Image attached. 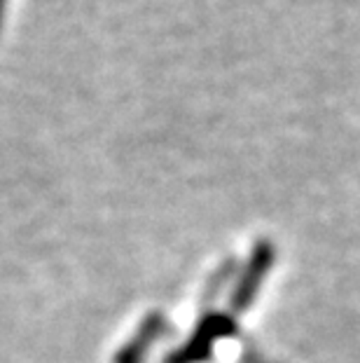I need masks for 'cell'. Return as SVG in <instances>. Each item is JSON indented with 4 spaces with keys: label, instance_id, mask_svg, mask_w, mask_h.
Instances as JSON below:
<instances>
[{
    "label": "cell",
    "instance_id": "5b68a950",
    "mask_svg": "<svg viewBox=\"0 0 360 363\" xmlns=\"http://www.w3.org/2000/svg\"><path fill=\"white\" fill-rule=\"evenodd\" d=\"M5 3H7V0H0V26H3V12H5Z\"/></svg>",
    "mask_w": 360,
    "mask_h": 363
},
{
    "label": "cell",
    "instance_id": "7a4b0ae2",
    "mask_svg": "<svg viewBox=\"0 0 360 363\" xmlns=\"http://www.w3.org/2000/svg\"><path fill=\"white\" fill-rule=\"evenodd\" d=\"M274 258H277V249H274L272 242L267 239H260V242L252 246L250 258L243 267V272L236 279V286L232 291V298H229V307L232 312H246L248 307L252 305V300L257 298L260 286L265 284L267 274L274 265Z\"/></svg>",
    "mask_w": 360,
    "mask_h": 363
},
{
    "label": "cell",
    "instance_id": "3957f363",
    "mask_svg": "<svg viewBox=\"0 0 360 363\" xmlns=\"http://www.w3.org/2000/svg\"><path fill=\"white\" fill-rule=\"evenodd\" d=\"M166 330H168V323L164 319V314L159 310L148 312L143 316V321L139 323V328L134 330V335L129 337L112 357V363H143L157 340L166 335Z\"/></svg>",
    "mask_w": 360,
    "mask_h": 363
},
{
    "label": "cell",
    "instance_id": "6da1fadb",
    "mask_svg": "<svg viewBox=\"0 0 360 363\" xmlns=\"http://www.w3.org/2000/svg\"><path fill=\"white\" fill-rule=\"evenodd\" d=\"M236 333V321L229 314L209 312L199 319L194 333L190 335L185 345L173 350L164 363H206L213 359V345L218 340L232 337Z\"/></svg>",
    "mask_w": 360,
    "mask_h": 363
},
{
    "label": "cell",
    "instance_id": "277c9868",
    "mask_svg": "<svg viewBox=\"0 0 360 363\" xmlns=\"http://www.w3.org/2000/svg\"><path fill=\"white\" fill-rule=\"evenodd\" d=\"M234 267H236V260L229 258L227 262H222V265L218 267V272H213V277L209 279V284H206L204 289V296H202V305H211L213 300L218 298V293L222 291V286H225L229 281V277L234 274Z\"/></svg>",
    "mask_w": 360,
    "mask_h": 363
}]
</instances>
